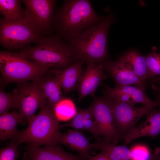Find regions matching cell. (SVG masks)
<instances>
[{"mask_svg":"<svg viewBox=\"0 0 160 160\" xmlns=\"http://www.w3.org/2000/svg\"><path fill=\"white\" fill-rule=\"evenodd\" d=\"M89 139L78 130L69 129L66 133L61 132L59 144H62L73 150L77 151L80 155L88 158L91 155L90 151L95 148L96 144L91 143Z\"/></svg>","mask_w":160,"mask_h":160,"instance_id":"cell-17","label":"cell"},{"mask_svg":"<svg viewBox=\"0 0 160 160\" xmlns=\"http://www.w3.org/2000/svg\"><path fill=\"white\" fill-rule=\"evenodd\" d=\"M83 117V109L79 108L77 113L68 123L60 125L61 128L66 127H71L75 130H85Z\"/></svg>","mask_w":160,"mask_h":160,"instance_id":"cell-28","label":"cell"},{"mask_svg":"<svg viewBox=\"0 0 160 160\" xmlns=\"http://www.w3.org/2000/svg\"><path fill=\"white\" fill-rule=\"evenodd\" d=\"M140 78L145 81L148 79L145 57L135 51L128 52L119 60Z\"/></svg>","mask_w":160,"mask_h":160,"instance_id":"cell-20","label":"cell"},{"mask_svg":"<svg viewBox=\"0 0 160 160\" xmlns=\"http://www.w3.org/2000/svg\"><path fill=\"white\" fill-rule=\"evenodd\" d=\"M159 81L160 82H159V85L160 86V78H159Z\"/></svg>","mask_w":160,"mask_h":160,"instance_id":"cell-34","label":"cell"},{"mask_svg":"<svg viewBox=\"0 0 160 160\" xmlns=\"http://www.w3.org/2000/svg\"><path fill=\"white\" fill-rule=\"evenodd\" d=\"M36 83L47 100L48 105L53 109L64 98L57 78L49 71L42 80Z\"/></svg>","mask_w":160,"mask_h":160,"instance_id":"cell-18","label":"cell"},{"mask_svg":"<svg viewBox=\"0 0 160 160\" xmlns=\"http://www.w3.org/2000/svg\"><path fill=\"white\" fill-rule=\"evenodd\" d=\"M84 125L85 130L97 137L102 135L100 129L95 121L92 120H84Z\"/></svg>","mask_w":160,"mask_h":160,"instance_id":"cell-29","label":"cell"},{"mask_svg":"<svg viewBox=\"0 0 160 160\" xmlns=\"http://www.w3.org/2000/svg\"><path fill=\"white\" fill-rule=\"evenodd\" d=\"M53 109L59 121L69 120L75 116L77 112L72 101L70 99L65 98L58 103Z\"/></svg>","mask_w":160,"mask_h":160,"instance_id":"cell-23","label":"cell"},{"mask_svg":"<svg viewBox=\"0 0 160 160\" xmlns=\"http://www.w3.org/2000/svg\"><path fill=\"white\" fill-rule=\"evenodd\" d=\"M156 89H157V90L158 95L154 101L157 103L158 106H159L160 108V86Z\"/></svg>","mask_w":160,"mask_h":160,"instance_id":"cell-32","label":"cell"},{"mask_svg":"<svg viewBox=\"0 0 160 160\" xmlns=\"http://www.w3.org/2000/svg\"><path fill=\"white\" fill-rule=\"evenodd\" d=\"M84 60L76 61L64 69H53L49 71L54 74L57 78L61 87L65 95L76 88L84 71Z\"/></svg>","mask_w":160,"mask_h":160,"instance_id":"cell-16","label":"cell"},{"mask_svg":"<svg viewBox=\"0 0 160 160\" xmlns=\"http://www.w3.org/2000/svg\"><path fill=\"white\" fill-rule=\"evenodd\" d=\"M145 87L128 85L112 88L105 85L103 92L104 97L107 98L132 105L140 103L143 106H157L156 103L151 100L146 95Z\"/></svg>","mask_w":160,"mask_h":160,"instance_id":"cell-11","label":"cell"},{"mask_svg":"<svg viewBox=\"0 0 160 160\" xmlns=\"http://www.w3.org/2000/svg\"><path fill=\"white\" fill-rule=\"evenodd\" d=\"M88 159V160H112L106 153L102 151L94 156L90 155Z\"/></svg>","mask_w":160,"mask_h":160,"instance_id":"cell-30","label":"cell"},{"mask_svg":"<svg viewBox=\"0 0 160 160\" xmlns=\"http://www.w3.org/2000/svg\"><path fill=\"white\" fill-rule=\"evenodd\" d=\"M19 144L11 141L0 150V160H17L20 154L18 150Z\"/></svg>","mask_w":160,"mask_h":160,"instance_id":"cell-27","label":"cell"},{"mask_svg":"<svg viewBox=\"0 0 160 160\" xmlns=\"http://www.w3.org/2000/svg\"><path fill=\"white\" fill-rule=\"evenodd\" d=\"M20 0H0V12L6 20H14L24 17V10Z\"/></svg>","mask_w":160,"mask_h":160,"instance_id":"cell-22","label":"cell"},{"mask_svg":"<svg viewBox=\"0 0 160 160\" xmlns=\"http://www.w3.org/2000/svg\"><path fill=\"white\" fill-rule=\"evenodd\" d=\"M24 17L40 37L49 36L53 31L55 0H23Z\"/></svg>","mask_w":160,"mask_h":160,"instance_id":"cell-7","label":"cell"},{"mask_svg":"<svg viewBox=\"0 0 160 160\" xmlns=\"http://www.w3.org/2000/svg\"><path fill=\"white\" fill-rule=\"evenodd\" d=\"M105 70L113 78L116 87L128 85H146V81L140 78L120 60H108L104 64Z\"/></svg>","mask_w":160,"mask_h":160,"instance_id":"cell-14","label":"cell"},{"mask_svg":"<svg viewBox=\"0 0 160 160\" xmlns=\"http://www.w3.org/2000/svg\"><path fill=\"white\" fill-rule=\"evenodd\" d=\"M12 92L17 103L20 124L23 125L28 123L37 109L48 104L42 91L35 82L17 84Z\"/></svg>","mask_w":160,"mask_h":160,"instance_id":"cell-8","label":"cell"},{"mask_svg":"<svg viewBox=\"0 0 160 160\" xmlns=\"http://www.w3.org/2000/svg\"><path fill=\"white\" fill-rule=\"evenodd\" d=\"M93 110L95 121L101 131L103 140L116 144L122 137L115 127L111 106L104 96L95 97L90 105Z\"/></svg>","mask_w":160,"mask_h":160,"instance_id":"cell-10","label":"cell"},{"mask_svg":"<svg viewBox=\"0 0 160 160\" xmlns=\"http://www.w3.org/2000/svg\"><path fill=\"white\" fill-rule=\"evenodd\" d=\"M1 86L0 89V115L9 112L11 109H18V106L15 96L13 93L5 91Z\"/></svg>","mask_w":160,"mask_h":160,"instance_id":"cell-26","label":"cell"},{"mask_svg":"<svg viewBox=\"0 0 160 160\" xmlns=\"http://www.w3.org/2000/svg\"><path fill=\"white\" fill-rule=\"evenodd\" d=\"M36 43L23 47L18 52L49 70L64 69L76 62L67 44L55 34L41 37Z\"/></svg>","mask_w":160,"mask_h":160,"instance_id":"cell-3","label":"cell"},{"mask_svg":"<svg viewBox=\"0 0 160 160\" xmlns=\"http://www.w3.org/2000/svg\"><path fill=\"white\" fill-rule=\"evenodd\" d=\"M145 57L148 79L153 81L156 76L160 75V53L153 51Z\"/></svg>","mask_w":160,"mask_h":160,"instance_id":"cell-25","label":"cell"},{"mask_svg":"<svg viewBox=\"0 0 160 160\" xmlns=\"http://www.w3.org/2000/svg\"><path fill=\"white\" fill-rule=\"evenodd\" d=\"M83 117L84 120H92L94 118L93 112L90 106L88 108L83 109Z\"/></svg>","mask_w":160,"mask_h":160,"instance_id":"cell-31","label":"cell"},{"mask_svg":"<svg viewBox=\"0 0 160 160\" xmlns=\"http://www.w3.org/2000/svg\"><path fill=\"white\" fill-rule=\"evenodd\" d=\"M109 13L98 23L83 31L67 43L76 61L92 60L104 64L108 61L107 38L115 20Z\"/></svg>","mask_w":160,"mask_h":160,"instance_id":"cell-2","label":"cell"},{"mask_svg":"<svg viewBox=\"0 0 160 160\" xmlns=\"http://www.w3.org/2000/svg\"><path fill=\"white\" fill-rule=\"evenodd\" d=\"M106 98L111 107L116 128L122 139L135 127L141 118L146 115L156 107H136L128 103Z\"/></svg>","mask_w":160,"mask_h":160,"instance_id":"cell-9","label":"cell"},{"mask_svg":"<svg viewBox=\"0 0 160 160\" xmlns=\"http://www.w3.org/2000/svg\"><path fill=\"white\" fill-rule=\"evenodd\" d=\"M25 129L19 131L15 140L19 145L24 142L33 146L56 145L61 133L59 121L48 104L41 108L28 122Z\"/></svg>","mask_w":160,"mask_h":160,"instance_id":"cell-4","label":"cell"},{"mask_svg":"<svg viewBox=\"0 0 160 160\" xmlns=\"http://www.w3.org/2000/svg\"><path fill=\"white\" fill-rule=\"evenodd\" d=\"M146 115L145 121L135 127L123 137L125 145L140 137H155L160 134V108L158 110L153 109Z\"/></svg>","mask_w":160,"mask_h":160,"instance_id":"cell-15","label":"cell"},{"mask_svg":"<svg viewBox=\"0 0 160 160\" xmlns=\"http://www.w3.org/2000/svg\"><path fill=\"white\" fill-rule=\"evenodd\" d=\"M27 144L23 149L27 154L28 160H88L80 155L66 152L57 145L42 147Z\"/></svg>","mask_w":160,"mask_h":160,"instance_id":"cell-13","label":"cell"},{"mask_svg":"<svg viewBox=\"0 0 160 160\" xmlns=\"http://www.w3.org/2000/svg\"><path fill=\"white\" fill-rule=\"evenodd\" d=\"M49 71L18 52L0 51L1 81L4 87L11 83L39 82L47 75Z\"/></svg>","mask_w":160,"mask_h":160,"instance_id":"cell-5","label":"cell"},{"mask_svg":"<svg viewBox=\"0 0 160 160\" xmlns=\"http://www.w3.org/2000/svg\"><path fill=\"white\" fill-rule=\"evenodd\" d=\"M105 17L95 12L90 0H64L60 7L55 11L53 31L67 43L83 31L100 22Z\"/></svg>","mask_w":160,"mask_h":160,"instance_id":"cell-1","label":"cell"},{"mask_svg":"<svg viewBox=\"0 0 160 160\" xmlns=\"http://www.w3.org/2000/svg\"><path fill=\"white\" fill-rule=\"evenodd\" d=\"M130 150L132 160H159L160 148H156L152 153L147 147L142 144L136 145Z\"/></svg>","mask_w":160,"mask_h":160,"instance_id":"cell-24","label":"cell"},{"mask_svg":"<svg viewBox=\"0 0 160 160\" xmlns=\"http://www.w3.org/2000/svg\"><path fill=\"white\" fill-rule=\"evenodd\" d=\"M20 122L18 112L15 110L0 115V140L5 141L11 139L12 141H15L19 133L17 127Z\"/></svg>","mask_w":160,"mask_h":160,"instance_id":"cell-19","label":"cell"},{"mask_svg":"<svg viewBox=\"0 0 160 160\" xmlns=\"http://www.w3.org/2000/svg\"><path fill=\"white\" fill-rule=\"evenodd\" d=\"M96 144L95 148L105 152L112 160H132L130 150L126 145H118L103 140Z\"/></svg>","mask_w":160,"mask_h":160,"instance_id":"cell-21","label":"cell"},{"mask_svg":"<svg viewBox=\"0 0 160 160\" xmlns=\"http://www.w3.org/2000/svg\"><path fill=\"white\" fill-rule=\"evenodd\" d=\"M86 62L87 68L82 75L76 88L79 93V102L87 95L94 96L97 88L107 78L104 64L92 60Z\"/></svg>","mask_w":160,"mask_h":160,"instance_id":"cell-12","label":"cell"},{"mask_svg":"<svg viewBox=\"0 0 160 160\" xmlns=\"http://www.w3.org/2000/svg\"><path fill=\"white\" fill-rule=\"evenodd\" d=\"M22 160H28L27 155L25 152L23 154Z\"/></svg>","mask_w":160,"mask_h":160,"instance_id":"cell-33","label":"cell"},{"mask_svg":"<svg viewBox=\"0 0 160 160\" xmlns=\"http://www.w3.org/2000/svg\"><path fill=\"white\" fill-rule=\"evenodd\" d=\"M41 37L24 17L14 20L0 19V44L7 49H20L36 43Z\"/></svg>","mask_w":160,"mask_h":160,"instance_id":"cell-6","label":"cell"}]
</instances>
